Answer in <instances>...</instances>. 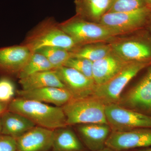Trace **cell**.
Masks as SVG:
<instances>
[{"label":"cell","instance_id":"cell-23","mask_svg":"<svg viewBox=\"0 0 151 151\" xmlns=\"http://www.w3.org/2000/svg\"><path fill=\"white\" fill-rule=\"evenodd\" d=\"M36 52L44 55L54 69L64 66L68 60L73 57L71 51L56 47H44Z\"/></svg>","mask_w":151,"mask_h":151},{"label":"cell","instance_id":"cell-5","mask_svg":"<svg viewBox=\"0 0 151 151\" xmlns=\"http://www.w3.org/2000/svg\"><path fill=\"white\" fill-rule=\"evenodd\" d=\"M151 65V61L131 62L108 82L96 85L92 96L105 105L117 104L124 88L141 70Z\"/></svg>","mask_w":151,"mask_h":151},{"label":"cell","instance_id":"cell-9","mask_svg":"<svg viewBox=\"0 0 151 151\" xmlns=\"http://www.w3.org/2000/svg\"><path fill=\"white\" fill-rule=\"evenodd\" d=\"M117 104L151 116V65L140 81L121 97Z\"/></svg>","mask_w":151,"mask_h":151},{"label":"cell","instance_id":"cell-16","mask_svg":"<svg viewBox=\"0 0 151 151\" xmlns=\"http://www.w3.org/2000/svg\"><path fill=\"white\" fill-rule=\"evenodd\" d=\"M17 92L19 97L58 107H62L73 98L67 89L60 87H48L28 90L22 89Z\"/></svg>","mask_w":151,"mask_h":151},{"label":"cell","instance_id":"cell-22","mask_svg":"<svg viewBox=\"0 0 151 151\" xmlns=\"http://www.w3.org/2000/svg\"><path fill=\"white\" fill-rule=\"evenodd\" d=\"M54 70L46 57L38 52H33L29 59L18 74L19 79L38 72Z\"/></svg>","mask_w":151,"mask_h":151},{"label":"cell","instance_id":"cell-29","mask_svg":"<svg viewBox=\"0 0 151 151\" xmlns=\"http://www.w3.org/2000/svg\"><path fill=\"white\" fill-rule=\"evenodd\" d=\"M134 151H151V147H150L142 148Z\"/></svg>","mask_w":151,"mask_h":151},{"label":"cell","instance_id":"cell-24","mask_svg":"<svg viewBox=\"0 0 151 151\" xmlns=\"http://www.w3.org/2000/svg\"><path fill=\"white\" fill-rule=\"evenodd\" d=\"M147 6L145 0H113L108 12H130Z\"/></svg>","mask_w":151,"mask_h":151},{"label":"cell","instance_id":"cell-12","mask_svg":"<svg viewBox=\"0 0 151 151\" xmlns=\"http://www.w3.org/2000/svg\"><path fill=\"white\" fill-rule=\"evenodd\" d=\"M54 130L36 126L16 139L17 151H48Z\"/></svg>","mask_w":151,"mask_h":151},{"label":"cell","instance_id":"cell-26","mask_svg":"<svg viewBox=\"0 0 151 151\" xmlns=\"http://www.w3.org/2000/svg\"><path fill=\"white\" fill-rule=\"evenodd\" d=\"M15 93V86L12 80L6 76L0 78V102L8 105Z\"/></svg>","mask_w":151,"mask_h":151},{"label":"cell","instance_id":"cell-21","mask_svg":"<svg viewBox=\"0 0 151 151\" xmlns=\"http://www.w3.org/2000/svg\"><path fill=\"white\" fill-rule=\"evenodd\" d=\"M71 51L74 57L85 58L94 62L111 54L113 51L111 44H91L78 47Z\"/></svg>","mask_w":151,"mask_h":151},{"label":"cell","instance_id":"cell-33","mask_svg":"<svg viewBox=\"0 0 151 151\" xmlns=\"http://www.w3.org/2000/svg\"><path fill=\"white\" fill-rule=\"evenodd\" d=\"M2 127L1 123V116H0V135H1Z\"/></svg>","mask_w":151,"mask_h":151},{"label":"cell","instance_id":"cell-27","mask_svg":"<svg viewBox=\"0 0 151 151\" xmlns=\"http://www.w3.org/2000/svg\"><path fill=\"white\" fill-rule=\"evenodd\" d=\"M0 151H17L16 139L6 135H0Z\"/></svg>","mask_w":151,"mask_h":151},{"label":"cell","instance_id":"cell-1","mask_svg":"<svg viewBox=\"0 0 151 151\" xmlns=\"http://www.w3.org/2000/svg\"><path fill=\"white\" fill-rule=\"evenodd\" d=\"M8 111L24 116L36 126L52 130L67 127L61 107L19 97L8 105Z\"/></svg>","mask_w":151,"mask_h":151},{"label":"cell","instance_id":"cell-11","mask_svg":"<svg viewBox=\"0 0 151 151\" xmlns=\"http://www.w3.org/2000/svg\"><path fill=\"white\" fill-rule=\"evenodd\" d=\"M32 53L23 45L0 48V74L18 75Z\"/></svg>","mask_w":151,"mask_h":151},{"label":"cell","instance_id":"cell-2","mask_svg":"<svg viewBox=\"0 0 151 151\" xmlns=\"http://www.w3.org/2000/svg\"><path fill=\"white\" fill-rule=\"evenodd\" d=\"M23 45L32 52L49 47H56L70 51L78 47L73 39L52 20H46L30 33Z\"/></svg>","mask_w":151,"mask_h":151},{"label":"cell","instance_id":"cell-3","mask_svg":"<svg viewBox=\"0 0 151 151\" xmlns=\"http://www.w3.org/2000/svg\"><path fill=\"white\" fill-rule=\"evenodd\" d=\"M61 29L80 47L102 42L120 35L101 24L86 20L78 15L59 24Z\"/></svg>","mask_w":151,"mask_h":151},{"label":"cell","instance_id":"cell-28","mask_svg":"<svg viewBox=\"0 0 151 151\" xmlns=\"http://www.w3.org/2000/svg\"><path fill=\"white\" fill-rule=\"evenodd\" d=\"M8 105L0 102V116L8 110Z\"/></svg>","mask_w":151,"mask_h":151},{"label":"cell","instance_id":"cell-30","mask_svg":"<svg viewBox=\"0 0 151 151\" xmlns=\"http://www.w3.org/2000/svg\"><path fill=\"white\" fill-rule=\"evenodd\" d=\"M97 151H114L112 149H110V148L108 147H105L104 148L102 149V150H100Z\"/></svg>","mask_w":151,"mask_h":151},{"label":"cell","instance_id":"cell-13","mask_svg":"<svg viewBox=\"0 0 151 151\" xmlns=\"http://www.w3.org/2000/svg\"><path fill=\"white\" fill-rule=\"evenodd\" d=\"M111 44L113 51L127 61H151V42L131 39Z\"/></svg>","mask_w":151,"mask_h":151},{"label":"cell","instance_id":"cell-17","mask_svg":"<svg viewBox=\"0 0 151 151\" xmlns=\"http://www.w3.org/2000/svg\"><path fill=\"white\" fill-rule=\"evenodd\" d=\"M1 135L15 139L35 127V124L19 113L7 111L1 116Z\"/></svg>","mask_w":151,"mask_h":151},{"label":"cell","instance_id":"cell-18","mask_svg":"<svg viewBox=\"0 0 151 151\" xmlns=\"http://www.w3.org/2000/svg\"><path fill=\"white\" fill-rule=\"evenodd\" d=\"M52 149L53 151H87L78 137L67 127L54 130Z\"/></svg>","mask_w":151,"mask_h":151},{"label":"cell","instance_id":"cell-25","mask_svg":"<svg viewBox=\"0 0 151 151\" xmlns=\"http://www.w3.org/2000/svg\"><path fill=\"white\" fill-rule=\"evenodd\" d=\"M93 63L91 60L85 58L73 57L68 60L64 66L73 68L88 78L93 79Z\"/></svg>","mask_w":151,"mask_h":151},{"label":"cell","instance_id":"cell-8","mask_svg":"<svg viewBox=\"0 0 151 151\" xmlns=\"http://www.w3.org/2000/svg\"><path fill=\"white\" fill-rule=\"evenodd\" d=\"M106 147L114 151H126L151 147V128L112 131Z\"/></svg>","mask_w":151,"mask_h":151},{"label":"cell","instance_id":"cell-32","mask_svg":"<svg viewBox=\"0 0 151 151\" xmlns=\"http://www.w3.org/2000/svg\"><path fill=\"white\" fill-rule=\"evenodd\" d=\"M147 5L151 8V0H145Z\"/></svg>","mask_w":151,"mask_h":151},{"label":"cell","instance_id":"cell-4","mask_svg":"<svg viewBox=\"0 0 151 151\" xmlns=\"http://www.w3.org/2000/svg\"><path fill=\"white\" fill-rule=\"evenodd\" d=\"M62 108L68 126L108 124L105 113V105L93 96L73 98Z\"/></svg>","mask_w":151,"mask_h":151},{"label":"cell","instance_id":"cell-10","mask_svg":"<svg viewBox=\"0 0 151 151\" xmlns=\"http://www.w3.org/2000/svg\"><path fill=\"white\" fill-rule=\"evenodd\" d=\"M54 70L73 98L92 96L96 86L93 79L71 68L62 66Z\"/></svg>","mask_w":151,"mask_h":151},{"label":"cell","instance_id":"cell-7","mask_svg":"<svg viewBox=\"0 0 151 151\" xmlns=\"http://www.w3.org/2000/svg\"><path fill=\"white\" fill-rule=\"evenodd\" d=\"M151 17V8L147 6L130 12L106 13L99 22L122 35L142 27Z\"/></svg>","mask_w":151,"mask_h":151},{"label":"cell","instance_id":"cell-14","mask_svg":"<svg viewBox=\"0 0 151 151\" xmlns=\"http://www.w3.org/2000/svg\"><path fill=\"white\" fill-rule=\"evenodd\" d=\"M78 137L89 151H97L106 147L112 130L108 124H80L77 127Z\"/></svg>","mask_w":151,"mask_h":151},{"label":"cell","instance_id":"cell-20","mask_svg":"<svg viewBox=\"0 0 151 151\" xmlns=\"http://www.w3.org/2000/svg\"><path fill=\"white\" fill-rule=\"evenodd\" d=\"M113 0H76L77 15L100 22L108 12Z\"/></svg>","mask_w":151,"mask_h":151},{"label":"cell","instance_id":"cell-6","mask_svg":"<svg viewBox=\"0 0 151 151\" xmlns=\"http://www.w3.org/2000/svg\"><path fill=\"white\" fill-rule=\"evenodd\" d=\"M105 113L112 131L151 128V116L118 104L105 105Z\"/></svg>","mask_w":151,"mask_h":151},{"label":"cell","instance_id":"cell-19","mask_svg":"<svg viewBox=\"0 0 151 151\" xmlns=\"http://www.w3.org/2000/svg\"><path fill=\"white\" fill-rule=\"evenodd\" d=\"M22 89L24 90L48 87L65 88L55 70L42 71L19 79Z\"/></svg>","mask_w":151,"mask_h":151},{"label":"cell","instance_id":"cell-31","mask_svg":"<svg viewBox=\"0 0 151 151\" xmlns=\"http://www.w3.org/2000/svg\"><path fill=\"white\" fill-rule=\"evenodd\" d=\"M147 24H148L149 31L150 32L151 34V17L150 18V20H149Z\"/></svg>","mask_w":151,"mask_h":151},{"label":"cell","instance_id":"cell-15","mask_svg":"<svg viewBox=\"0 0 151 151\" xmlns=\"http://www.w3.org/2000/svg\"><path fill=\"white\" fill-rule=\"evenodd\" d=\"M127 61L114 52L93 63L92 77L95 85H102L119 73L128 64Z\"/></svg>","mask_w":151,"mask_h":151}]
</instances>
